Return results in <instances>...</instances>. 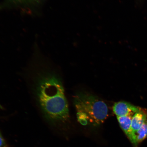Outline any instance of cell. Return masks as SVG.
Instances as JSON below:
<instances>
[{
    "label": "cell",
    "instance_id": "9",
    "mask_svg": "<svg viewBox=\"0 0 147 147\" xmlns=\"http://www.w3.org/2000/svg\"><path fill=\"white\" fill-rule=\"evenodd\" d=\"M0 108H2L1 107V105H0Z\"/></svg>",
    "mask_w": 147,
    "mask_h": 147
},
{
    "label": "cell",
    "instance_id": "1",
    "mask_svg": "<svg viewBox=\"0 0 147 147\" xmlns=\"http://www.w3.org/2000/svg\"><path fill=\"white\" fill-rule=\"evenodd\" d=\"M38 76L35 93L46 118L52 121L67 120L69 117L68 105L59 79L47 71L40 73Z\"/></svg>",
    "mask_w": 147,
    "mask_h": 147
},
{
    "label": "cell",
    "instance_id": "4",
    "mask_svg": "<svg viewBox=\"0 0 147 147\" xmlns=\"http://www.w3.org/2000/svg\"><path fill=\"white\" fill-rule=\"evenodd\" d=\"M141 109L140 108L124 101L115 102L113 107V111L117 117L134 115Z\"/></svg>",
    "mask_w": 147,
    "mask_h": 147
},
{
    "label": "cell",
    "instance_id": "7",
    "mask_svg": "<svg viewBox=\"0 0 147 147\" xmlns=\"http://www.w3.org/2000/svg\"><path fill=\"white\" fill-rule=\"evenodd\" d=\"M137 143L142 142L147 137V120L135 134Z\"/></svg>",
    "mask_w": 147,
    "mask_h": 147
},
{
    "label": "cell",
    "instance_id": "5",
    "mask_svg": "<svg viewBox=\"0 0 147 147\" xmlns=\"http://www.w3.org/2000/svg\"><path fill=\"white\" fill-rule=\"evenodd\" d=\"M134 115H130L124 116L117 117V120L121 127L130 140L134 146L136 147L137 143L135 135L132 132L131 121Z\"/></svg>",
    "mask_w": 147,
    "mask_h": 147
},
{
    "label": "cell",
    "instance_id": "8",
    "mask_svg": "<svg viewBox=\"0 0 147 147\" xmlns=\"http://www.w3.org/2000/svg\"><path fill=\"white\" fill-rule=\"evenodd\" d=\"M0 147H7L4 139L0 133Z\"/></svg>",
    "mask_w": 147,
    "mask_h": 147
},
{
    "label": "cell",
    "instance_id": "6",
    "mask_svg": "<svg viewBox=\"0 0 147 147\" xmlns=\"http://www.w3.org/2000/svg\"><path fill=\"white\" fill-rule=\"evenodd\" d=\"M147 120V113L142 109L134 115L132 119L131 129L134 135Z\"/></svg>",
    "mask_w": 147,
    "mask_h": 147
},
{
    "label": "cell",
    "instance_id": "3",
    "mask_svg": "<svg viewBox=\"0 0 147 147\" xmlns=\"http://www.w3.org/2000/svg\"><path fill=\"white\" fill-rule=\"evenodd\" d=\"M45 0H5L1 5L3 9L18 8L32 13L37 12Z\"/></svg>",
    "mask_w": 147,
    "mask_h": 147
},
{
    "label": "cell",
    "instance_id": "2",
    "mask_svg": "<svg viewBox=\"0 0 147 147\" xmlns=\"http://www.w3.org/2000/svg\"><path fill=\"white\" fill-rule=\"evenodd\" d=\"M74 105L78 122L83 125H98L104 122L108 115L107 105L98 97L81 93L74 97Z\"/></svg>",
    "mask_w": 147,
    "mask_h": 147
}]
</instances>
